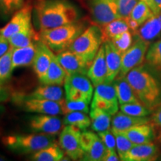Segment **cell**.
I'll use <instances>...</instances> for the list:
<instances>
[{
	"mask_svg": "<svg viewBox=\"0 0 161 161\" xmlns=\"http://www.w3.org/2000/svg\"><path fill=\"white\" fill-rule=\"evenodd\" d=\"M11 98L14 103L21 106L25 111L53 116L63 114V104L66 101L65 99L62 102H58L47 99L31 98L29 96H22L21 95H16V93L13 94Z\"/></svg>",
	"mask_w": 161,
	"mask_h": 161,
	"instance_id": "obj_7",
	"label": "cell"
},
{
	"mask_svg": "<svg viewBox=\"0 0 161 161\" xmlns=\"http://www.w3.org/2000/svg\"><path fill=\"white\" fill-rule=\"evenodd\" d=\"M64 122L59 117L49 114H37L29 119V127L35 133H43L55 136L64 128Z\"/></svg>",
	"mask_w": 161,
	"mask_h": 161,
	"instance_id": "obj_14",
	"label": "cell"
},
{
	"mask_svg": "<svg viewBox=\"0 0 161 161\" xmlns=\"http://www.w3.org/2000/svg\"><path fill=\"white\" fill-rule=\"evenodd\" d=\"M150 122L151 119L148 118L147 116H144V117L133 116L120 111L116 113L112 118L111 129L117 130V131H123L134 126L148 123Z\"/></svg>",
	"mask_w": 161,
	"mask_h": 161,
	"instance_id": "obj_23",
	"label": "cell"
},
{
	"mask_svg": "<svg viewBox=\"0 0 161 161\" xmlns=\"http://www.w3.org/2000/svg\"><path fill=\"white\" fill-rule=\"evenodd\" d=\"M11 94L8 88L4 86V84L0 83V104L8 101L11 98Z\"/></svg>",
	"mask_w": 161,
	"mask_h": 161,
	"instance_id": "obj_42",
	"label": "cell"
},
{
	"mask_svg": "<svg viewBox=\"0 0 161 161\" xmlns=\"http://www.w3.org/2000/svg\"><path fill=\"white\" fill-rule=\"evenodd\" d=\"M135 40L131 46L122 55L120 72L116 78H123L128 72L136 66L142 65L150 46V42L140 39L134 35Z\"/></svg>",
	"mask_w": 161,
	"mask_h": 161,
	"instance_id": "obj_8",
	"label": "cell"
},
{
	"mask_svg": "<svg viewBox=\"0 0 161 161\" xmlns=\"http://www.w3.org/2000/svg\"><path fill=\"white\" fill-rule=\"evenodd\" d=\"M64 152L59 145L54 143L33 153L31 160L35 161H59L64 158Z\"/></svg>",
	"mask_w": 161,
	"mask_h": 161,
	"instance_id": "obj_30",
	"label": "cell"
},
{
	"mask_svg": "<svg viewBox=\"0 0 161 161\" xmlns=\"http://www.w3.org/2000/svg\"><path fill=\"white\" fill-rule=\"evenodd\" d=\"M12 52L13 47L7 53L0 58V83L4 84L11 78L13 67H12Z\"/></svg>",
	"mask_w": 161,
	"mask_h": 161,
	"instance_id": "obj_34",
	"label": "cell"
},
{
	"mask_svg": "<svg viewBox=\"0 0 161 161\" xmlns=\"http://www.w3.org/2000/svg\"><path fill=\"white\" fill-rule=\"evenodd\" d=\"M112 131L116 138V148L120 160L124 161L126 154L134 146V144L122 133L114 130H112Z\"/></svg>",
	"mask_w": 161,
	"mask_h": 161,
	"instance_id": "obj_35",
	"label": "cell"
},
{
	"mask_svg": "<svg viewBox=\"0 0 161 161\" xmlns=\"http://www.w3.org/2000/svg\"><path fill=\"white\" fill-rule=\"evenodd\" d=\"M154 3L159 11L161 12V0H154Z\"/></svg>",
	"mask_w": 161,
	"mask_h": 161,
	"instance_id": "obj_49",
	"label": "cell"
},
{
	"mask_svg": "<svg viewBox=\"0 0 161 161\" xmlns=\"http://www.w3.org/2000/svg\"><path fill=\"white\" fill-rule=\"evenodd\" d=\"M0 9L5 14V0H0Z\"/></svg>",
	"mask_w": 161,
	"mask_h": 161,
	"instance_id": "obj_48",
	"label": "cell"
},
{
	"mask_svg": "<svg viewBox=\"0 0 161 161\" xmlns=\"http://www.w3.org/2000/svg\"><path fill=\"white\" fill-rule=\"evenodd\" d=\"M39 40H40V33L36 32L32 25L17 32L8 39L10 44L14 48L24 47Z\"/></svg>",
	"mask_w": 161,
	"mask_h": 161,
	"instance_id": "obj_27",
	"label": "cell"
},
{
	"mask_svg": "<svg viewBox=\"0 0 161 161\" xmlns=\"http://www.w3.org/2000/svg\"><path fill=\"white\" fill-rule=\"evenodd\" d=\"M4 110H5V108H4V107L1 104H0V115H1V114L4 112Z\"/></svg>",
	"mask_w": 161,
	"mask_h": 161,
	"instance_id": "obj_50",
	"label": "cell"
},
{
	"mask_svg": "<svg viewBox=\"0 0 161 161\" xmlns=\"http://www.w3.org/2000/svg\"><path fill=\"white\" fill-rule=\"evenodd\" d=\"M102 43V31L99 26L95 24L84 30L72 43L69 49L81 56L91 65Z\"/></svg>",
	"mask_w": 161,
	"mask_h": 161,
	"instance_id": "obj_5",
	"label": "cell"
},
{
	"mask_svg": "<svg viewBox=\"0 0 161 161\" xmlns=\"http://www.w3.org/2000/svg\"><path fill=\"white\" fill-rule=\"evenodd\" d=\"M3 160H6V158L5 156L0 154V161H3Z\"/></svg>",
	"mask_w": 161,
	"mask_h": 161,
	"instance_id": "obj_51",
	"label": "cell"
},
{
	"mask_svg": "<svg viewBox=\"0 0 161 161\" xmlns=\"http://www.w3.org/2000/svg\"><path fill=\"white\" fill-rule=\"evenodd\" d=\"M90 11L94 23L99 27L120 18L116 0H90Z\"/></svg>",
	"mask_w": 161,
	"mask_h": 161,
	"instance_id": "obj_11",
	"label": "cell"
},
{
	"mask_svg": "<svg viewBox=\"0 0 161 161\" xmlns=\"http://www.w3.org/2000/svg\"><path fill=\"white\" fill-rule=\"evenodd\" d=\"M67 76V73L58 62L57 56L54 53L47 73L40 82L43 84L63 86Z\"/></svg>",
	"mask_w": 161,
	"mask_h": 161,
	"instance_id": "obj_24",
	"label": "cell"
},
{
	"mask_svg": "<svg viewBox=\"0 0 161 161\" xmlns=\"http://www.w3.org/2000/svg\"><path fill=\"white\" fill-rule=\"evenodd\" d=\"M146 63L151 67L161 71V40L149 46L146 55Z\"/></svg>",
	"mask_w": 161,
	"mask_h": 161,
	"instance_id": "obj_32",
	"label": "cell"
},
{
	"mask_svg": "<svg viewBox=\"0 0 161 161\" xmlns=\"http://www.w3.org/2000/svg\"><path fill=\"white\" fill-rule=\"evenodd\" d=\"M11 46L8 40L5 39L0 35V58L3 56L5 53L11 49Z\"/></svg>",
	"mask_w": 161,
	"mask_h": 161,
	"instance_id": "obj_43",
	"label": "cell"
},
{
	"mask_svg": "<svg viewBox=\"0 0 161 161\" xmlns=\"http://www.w3.org/2000/svg\"><path fill=\"white\" fill-rule=\"evenodd\" d=\"M57 59L68 75L73 74L87 75L90 66H91L81 56L74 53L69 49L56 55Z\"/></svg>",
	"mask_w": 161,
	"mask_h": 161,
	"instance_id": "obj_15",
	"label": "cell"
},
{
	"mask_svg": "<svg viewBox=\"0 0 161 161\" xmlns=\"http://www.w3.org/2000/svg\"><path fill=\"white\" fill-rule=\"evenodd\" d=\"M133 34L130 30H128L124 33L116 36V37L113 38L110 40L112 42L114 46H115L116 49L120 52L122 55L131 46L134 42L133 40Z\"/></svg>",
	"mask_w": 161,
	"mask_h": 161,
	"instance_id": "obj_37",
	"label": "cell"
},
{
	"mask_svg": "<svg viewBox=\"0 0 161 161\" xmlns=\"http://www.w3.org/2000/svg\"><path fill=\"white\" fill-rule=\"evenodd\" d=\"M84 25L72 23L55 29L41 30L40 40L45 43L55 55L69 49L72 43L83 32Z\"/></svg>",
	"mask_w": 161,
	"mask_h": 161,
	"instance_id": "obj_3",
	"label": "cell"
},
{
	"mask_svg": "<svg viewBox=\"0 0 161 161\" xmlns=\"http://www.w3.org/2000/svg\"><path fill=\"white\" fill-rule=\"evenodd\" d=\"M54 52L42 40L37 42V52L33 64V70L40 81L45 77L51 64Z\"/></svg>",
	"mask_w": 161,
	"mask_h": 161,
	"instance_id": "obj_16",
	"label": "cell"
},
{
	"mask_svg": "<svg viewBox=\"0 0 161 161\" xmlns=\"http://www.w3.org/2000/svg\"><path fill=\"white\" fill-rule=\"evenodd\" d=\"M118 153H116V149L106 150V153L104 154L102 161H118L120 160Z\"/></svg>",
	"mask_w": 161,
	"mask_h": 161,
	"instance_id": "obj_44",
	"label": "cell"
},
{
	"mask_svg": "<svg viewBox=\"0 0 161 161\" xmlns=\"http://www.w3.org/2000/svg\"><path fill=\"white\" fill-rule=\"evenodd\" d=\"M126 21H127V23H128V28H129V30L130 31H131V33L133 35H136V33L137 32L138 29H139V27H140V24H139L136 21V20L133 19L131 17H126Z\"/></svg>",
	"mask_w": 161,
	"mask_h": 161,
	"instance_id": "obj_46",
	"label": "cell"
},
{
	"mask_svg": "<svg viewBox=\"0 0 161 161\" xmlns=\"http://www.w3.org/2000/svg\"><path fill=\"white\" fill-rule=\"evenodd\" d=\"M125 135L134 145L151 142L155 137L154 125L152 122L132 127L123 131H119Z\"/></svg>",
	"mask_w": 161,
	"mask_h": 161,
	"instance_id": "obj_20",
	"label": "cell"
},
{
	"mask_svg": "<svg viewBox=\"0 0 161 161\" xmlns=\"http://www.w3.org/2000/svg\"><path fill=\"white\" fill-rule=\"evenodd\" d=\"M105 50V58L108 73L106 83H112L120 72L122 55L116 49L110 40L103 43Z\"/></svg>",
	"mask_w": 161,
	"mask_h": 161,
	"instance_id": "obj_18",
	"label": "cell"
},
{
	"mask_svg": "<svg viewBox=\"0 0 161 161\" xmlns=\"http://www.w3.org/2000/svg\"><path fill=\"white\" fill-rule=\"evenodd\" d=\"M64 123L65 125H69L75 126L81 130H85L91 125V119L86 113L74 111L68 113L64 115Z\"/></svg>",
	"mask_w": 161,
	"mask_h": 161,
	"instance_id": "obj_31",
	"label": "cell"
},
{
	"mask_svg": "<svg viewBox=\"0 0 161 161\" xmlns=\"http://www.w3.org/2000/svg\"><path fill=\"white\" fill-rule=\"evenodd\" d=\"M89 104L84 101H67L63 104V115L70 112L81 111L86 114L89 113Z\"/></svg>",
	"mask_w": 161,
	"mask_h": 161,
	"instance_id": "obj_38",
	"label": "cell"
},
{
	"mask_svg": "<svg viewBox=\"0 0 161 161\" xmlns=\"http://www.w3.org/2000/svg\"><path fill=\"white\" fill-rule=\"evenodd\" d=\"M120 110L124 114L133 116H138V117L148 116L151 114L150 110L140 102L120 104Z\"/></svg>",
	"mask_w": 161,
	"mask_h": 161,
	"instance_id": "obj_36",
	"label": "cell"
},
{
	"mask_svg": "<svg viewBox=\"0 0 161 161\" xmlns=\"http://www.w3.org/2000/svg\"><path fill=\"white\" fill-rule=\"evenodd\" d=\"M81 130L73 125H67L60 133L58 144L64 154L72 160H82L84 150L80 145Z\"/></svg>",
	"mask_w": 161,
	"mask_h": 161,
	"instance_id": "obj_10",
	"label": "cell"
},
{
	"mask_svg": "<svg viewBox=\"0 0 161 161\" xmlns=\"http://www.w3.org/2000/svg\"><path fill=\"white\" fill-rule=\"evenodd\" d=\"M23 0H5V14L11 13L22 7Z\"/></svg>",
	"mask_w": 161,
	"mask_h": 161,
	"instance_id": "obj_41",
	"label": "cell"
},
{
	"mask_svg": "<svg viewBox=\"0 0 161 161\" xmlns=\"http://www.w3.org/2000/svg\"><path fill=\"white\" fill-rule=\"evenodd\" d=\"M91 128L97 133L110 129L111 116L104 110L96 108H91L90 112Z\"/></svg>",
	"mask_w": 161,
	"mask_h": 161,
	"instance_id": "obj_29",
	"label": "cell"
},
{
	"mask_svg": "<svg viewBox=\"0 0 161 161\" xmlns=\"http://www.w3.org/2000/svg\"><path fill=\"white\" fill-rule=\"evenodd\" d=\"M2 142L6 148L15 153H35L42 148L55 143L52 135L37 133L29 134H10L2 138Z\"/></svg>",
	"mask_w": 161,
	"mask_h": 161,
	"instance_id": "obj_4",
	"label": "cell"
},
{
	"mask_svg": "<svg viewBox=\"0 0 161 161\" xmlns=\"http://www.w3.org/2000/svg\"><path fill=\"white\" fill-rule=\"evenodd\" d=\"M126 80L139 101L151 112L161 104L160 82L142 65L134 68L125 75Z\"/></svg>",
	"mask_w": 161,
	"mask_h": 161,
	"instance_id": "obj_1",
	"label": "cell"
},
{
	"mask_svg": "<svg viewBox=\"0 0 161 161\" xmlns=\"http://www.w3.org/2000/svg\"><path fill=\"white\" fill-rule=\"evenodd\" d=\"M154 15L152 9L148 7L146 3L142 0H140L137 4L132 10L130 17L133 19L136 20L140 25H142L146 20H148Z\"/></svg>",
	"mask_w": 161,
	"mask_h": 161,
	"instance_id": "obj_33",
	"label": "cell"
},
{
	"mask_svg": "<svg viewBox=\"0 0 161 161\" xmlns=\"http://www.w3.org/2000/svg\"><path fill=\"white\" fill-rule=\"evenodd\" d=\"M41 30L55 29L75 23L79 17L78 9L65 0H46L37 6Z\"/></svg>",
	"mask_w": 161,
	"mask_h": 161,
	"instance_id": "obj_2",
	"label": "cell"
},
{
	"mask_svg": "<svg viewBox=\"0 0 161 161\" xmlns=\"http://www.w3.org/2000/svg\"><path fill=\"white\" fill-rule=\"evenodd\" d=\"M139 0H116L118 14L120 18L128 17Z\"/></svg>",
	"mask_w": 161,
	"mask_h": 161,
	"instance_id": "obj_39",
	"label": "cell"
},
{
	"mask_svg": "<svg viewBox=\"0 0 161 161\" xmlns=\"http://www.w3.org/2000/svg\"><path fill=\"white\" fill-rule=\"evenodd\" d=\"M142 1H143L144 3H146L147 5H148V7L152 9V11H153V13H154V14H158L160 12L158 10V8H157L155 3H154V0H142Z\"/></svg>",
	"mask_w": 161,
	"mask_h": 161,
	"instance_id": "obj_47",
	"label": "cell"
},
{
	"mask_svg": "<svg viewBox=\"0 0 161 161\" xmlns=\"http://www.w3.org/2000/svg\"><path fill=\"white\" fill-rule=\"evenodd\" d=\"M32 8H33L29 4H26L20 8L8 23L0 29V35L8 40L17 32L32 25Z\"/></svg>",
	"mask_w": 161,
	"mask_h": 161,
	"instance_id": "obj_13",
	"label": "cell"
},
{
	"mask_svg": "<svg viewBox=\"0 0 161 161\" xmlns=\"http://www.w3.org/2000/svg\"><path fill=\"white\" fill-rule=\"evenodd\" d=\"M107 73L108 68L106 64L105 50L104 44L102 43L91 66H90L87 72V76L92 81L93 86H96L99 84L106 83Z\"/></svg>",
	"mask_w": 161,
	"mask_h": 161,
	"instance_id": "obj_17",
	"label": "cell"
},
{
	"mask_svg": "<svg viewBox=\"0 0 161 161\" xmlns=\"http://www.w3.org/2000/svg\"><path fill=\"white\" fill-rule=\"evenodd\" d=\"M113 83L115 86L119 104L140 102L125 77L116 78Z\"/></svg>",
	"mask_w": 161,
	"mask_h": 161,
	"instance_id": "obj_26",
	"label": "cell"
},
{
	"mask_svg": "<svg viewBox=\"0 0 161 161\" xmlns=\"http://www.w3.org/2000/svg\"><path fill=\"white\" fill-rule=\"evenodd\" d=\"M159 140H160V142H161V132L160 134V136H159Z\"/></svg>",
	"mask_w": 161,
	"mask_h": 161,
	"instance_id": "obj_52",
	"label": "cell"
},
{
	"mask_svg": "<svg viewBox=\"0 0 161 161\" xmlns=\"http://www.w3.org/2000/svg\"><path fill=\"white\" fill-rule=\"evenodd\" d=\"M119 101L114 83H104L96 86L91 108H96L114 116L119 110Z\"/></svg>",
	"mask_w": 161,
	"mask_h": 161,
	"instance_id": "obj_9",
	"label": "cell"
},
{
	"mask_svg": "<svg viewBox=\"0 0 161 161\" xmlns=\"http://www.w3.org/2000/svg\"><path fill=\"white\" fill-rule=\"evenodd\" d=\"M80 141L84 152L82 160L102 161L107 149L98 134L90 130H83Z\"/></svg>",
	"mask_w": 161,
	"mask_h": 161,
	"instance_id": "obj_12",
	"label": "cell"
},
{
	"mask_svg": "<svg viewBox=\"0 0 161 161\" xmlns=\"http://www.w3.org/2000/svg\"><path fill=\"white\" fill-rule=\"evenodd\" d=\"M37 42L24 47L14 48L12 52V67L13 69L32 65L37 52Z\"/></svg>",
	"mask_w": 161,
	"mask_h": 161,
	"instance_id": "obj_21",
	"label": "cell"
},
{
	"mask_svg": "<svg viewBox=\"0 0 161 161\" xmlns=\"http://www.w3.org/2000/svg\"><path fill=\"white\" fill-rule=\"evenodd\" d=\"M151 122L154 125L159 126L161 128V105L159 106L153 113L152 117H151Z\"/></svg>",
	"mask_w": 161,
	"mask_h": 161,
	"instance_id": "obj_45",
	"label": "cell"
},
{
	"mask_svg": "<svg viewBox=\"0 0 161 161\" xmlns=\"http://www.w3.org/2000/svg\"><path fill=\"white\" fill-rule=\"evenodd\" d=\"M98 135L99 136L107 150L116 149V138L112 130L98 132Z\"/></svg>",
	"mask_w": 161,
	"mask_h": 161,
	"instance_id": "obj_40",
	"label": "cell"
},
{
	"mask_svg": "<svg viewBox=\"0 0 161 161\" xmlns=\"http://www.w3.org/2000/svg\"><path fill=\"white\" fill-rule=\"evenodd\" d=\"M27 96L58 102H62L66 99V98H64V90L62 89L61 86L50 85V84H43L38 86L29 96Z\"/></svg>",
	"mask_w": 161,
	"mask_h": 161,
	"instance_id": "obj_25",
	"label": "cell"
},
{
	"mask_svg": "<svg viewBox=\"0 0 161 161\" xmlns=\"http://www.w3.org/2000/svg\"><path fill=\"white\" fill-rule=\"evenodd\" d=\"M93 84L85 74L68 75L64 83L66 100L84 101L90 103L93 95Z\"/></svg>",
	"mask_w": 161,
	"mask_h": 161,
	"instance_id": "obj_6",
	"label": "cell"
},
{
	"mask_svg": "<svg viewBox=\"0 0 161 161\" xmlns=\"http://www.w3.org/2000/svg\"><path fill=\"white\" fill-rule=\"evenodd\" d=\"M134 35L150 43L160 37L161 35V12L154 14L146 20Z\"/></svg>",
	"mask_w": 161,
	"mask_h": 161,
	"instance_id": "obj_22",
	"label": "cell"
},
{
	"mask_svg": "<svg viewBox=\"0 0 161 161\" xmlns=\"http://www.w3.org/2000/svg\"><path fill=\"white\" fill-rule=\"evenodd\" d=\"M160 155L159 148L153 142L134 145L128 151L124 161H154Z\"/></svg>",
	"mask_w": 161,
	"mask_h": 161,
	"instance_id": "obj_19",
	"label": "cell"
},
{
	"mask_svg": "<svg viewBox=\"0 0 161 161\" xmlns=\"http://www.w3.org/2000/svg\"><path fill=\"white\" fill-rule=\"evenodd\" d=\"M104 42L111 40L116 36L129 30L125 18H118L100 27Z\"/></svg>",
	"mask_w": 161,
	"mask_h": 161,
	"instance_id": "obj_28",
	"label": "cell"
}]
</instances>
